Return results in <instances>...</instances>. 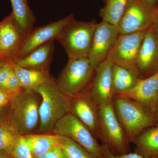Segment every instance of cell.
<instances>
[{"instance_id": "6da1fadb", "label": "cell", "mask_w": 158, "mask_h": 158, "mask_svg": "<svg viewBox=\"0 0 158 158\" xmlns=\"http://www.w3.org/2000/svg\"><path fill=\"white\" fill-rule=\"evenodd\" d=\"M41 97L39 108L40 124L37 134L52 133L57 123L70 113L69 97L59 89L56 80L51 77L37 88Z\"/></svg>"}, {"instance_id": "7a4b0ae2", "label": "cell", "mask_w": 158, "mask_h": 158, "mask_svg": "<svg viewBox=\"0 0 158 158\" xmlns=\"http://www.w3.org/2000/svg\"><path fill=\"white\" fill-rule=\"evenodd\" d=\"M41 98L37 91L22 89L12 95L9 118L21 135L37 132L40 124L39 108Z\"/></svg>"}, {"instance_id": "3957f363", "label": "cell", "mask_w": 158, "mask_h": 158, "mask_svg": "<svg viewBox=\"0 0 158 158\" xmlns=\"http://www.w3.org/2000/svg\"><path fill=\"white\" fill-rule=\"evenodd\" d=\"M113 103L116 116L129 142L152 126L155 115L142 105L120 95H114Z\"/></svg>"}, {"instance_id": "277c9868", "label": "cell", "mask_w": 158, "mask_h": 158, "mask_svg": "<svg viewBox=\"0 0 158 158\" xmlns=\"http://www.w3.org/2000/svg\"><path fill=\"white\" fill-rule=\"evenodd\" d=\"M97 24L95 20L83 22L74 18L62 28L56 39L64 48L68 59L88 58Z\"/></svg>"}, {"instance_id": "5b68a950", "label": "cell", "mask_w": 158, "mask_h": 158, "mask_svg": "<svg viewBox=\"0 0 158 158\" xmlns=\"http://www.w3.org/2000/svg\"><path fill=\"white\" fill-rule=\"evenodd\" d=\"M95 69L88 57L69 58L56 82L64 94L75 96L89 89Z\"/></svg>"}, {"instance_id": "8992f818", "label": "cell", "mask_w": 158, "mask_h": 158, "mask_svg": "<svg viewBox=\"0 0 158 158\" xmlns=\"http://www.w3.org/2000/svg\"><path fill=\"white\" fill-rule=\"evenodd\" d=\"M100 140L115 155L129 152V142L113 103L98 106Z\"/></svg>"}, {"instance_id": "52a82bcc", "label": "cell", "mask_w": 158, "mask_h": 158, "mask_svg": "<svg viewBox=\"0 0 158 158\" xmlns=\"http://www.w3.org/2000/svg\"><path fill=\"white\" fill-rule=\"evenodd\" d=\"M52 133L70 138L94 156L103 158L101 145L88 128L71 113L57 123Z\"/></svg>"}, {"instance_id": "ba28073f", "label": "cell", "mask_w": 158, "mask_h": 158, "mask_svg": "<svg viewBox=\"0 0 158 158\" xmlns=\"http://www.w3.org/2000/svg\"><path fill=\"white\" fill-rule=\"evenodd\" d=\"M158 7L150 6L144 0H129L117 25L119 34L147 31L152 26Z\"/></svg>"}, {"instance_id": "9c48e42d", "label": "cell", "mask_w": 158, "mask_h": 158, "mask_svg": "<svg viewBox=\"0 0 158 158\" xmlns=\"http://www.w3.org/2000/svg\"><path fill=\"white\" fill-rule=\"evenodd\" d=\"M145 32L119 34L107 59L113 64L130 69L139 76L137 60Z\"/></svg>"}, {"instance_id": "30bf717a", "label": "cell", "mask_w": 158, "mask_h": 158, "mask_svg": "<svg viewBox=\"0 0 158 158\" xmlns=\"http://www.w3.org/2000/svg\"><path fill=\"white\" fill-rule=\"evenodd\" d=\"M119 34L116 26L102 20L97 23L88 56L94 68L107 59Z\"/></svg>"}, {"instance_id": "8fae6325", "label": "cell", "mask_w": 158, "mask_h": 158, "mask_svg": "<svg viewBox=\"0 0 158 158\" xmlns=\"http://www.w3.org/2000/svg\"><path fill=\"white\" fill-rule=\"evenodd\" d=\"M74 18L73 15L70 14L46 25L34 27L24 38L19 50L12 61L26 56L38 47L56 39L62 28Z\"/></svg>"}, {"instance_id": "7c38bea8", "label": "cell", "mask_w": 158, "mask_h": 158, "mask_svg": "<svg viewBox=\"0 0 158 158\" xmlns=\"http://www.w3.org/2000/svg\"><path fill=\"white\" fill-rule=\"evenodd\" d=\"M70 113L90 130L96 139H100L98 106L90 96L89 89L75 96L69 97Z\"/></svg>"}, {"instance_id": "4fadbf2b", "label": "cell", "mask_w": 158, "mask_h": 158, "mask_svg": "<svg viewBox=\"0 0 158 158\" xmlns=\"http://www.w3.org/2000/svg\"><path fill=\"white\" fill-rule=\"evenodd\" d=\"M113 67V63L106 59L95 69L89 92L98 106L113 103L114 96L112 86Z\"/></svg>"}, {"instance_id": "5bb4252c", "label": "cell", "mask_w": 158, "mask_h": 158, "mask_svg": "<svg viewBox=\"0 0 158 158\" xmlns=\"http://www.w3.org/2000/svg\"><path fill=\"white\" fill-rule=\"evenodd\" d=\"M137 69L141 79L158 70V38L152 26L145 31L138 53Z\"/></svg>"}, {"instance_id": "9a60e30c", "label": "cell", "mask_w": 158, "mask_h": 158, "mask_svg": "<svg viewBox=\"0 0 158 158\" xmlns=\"http://www.w3.org/2000/svg\"><path fill=\"white\" fill-rule=\"evenodd\" d=\"M118 95L137 102L156 115L158 101V70L147 77L139 79L131 90Z\"/></svg>"}, {"instance_id": "2e32d148", "label": "cell", "mask_w": 158, "mask_h": 158, "mask_svg": "<svg viewBox=\"0 0 158 158\" xmlns=\"http://www.w3.org/2000/svg\"><path fill=\"white\" fill-rule=\"evenodd\" d=\"M24 38L11 12L0 22V44L3 58L12 61Z\"/></svg>"}, {"instance_id": "e0dca14e", "label": "cell", "mask_w": 158, "mask_h": 158, "mask_svg": "<svg viewBox=\"0 0 158 158\" xmlns=\"http://www.w3.org/2000/svg\"><path fill=\"white\" fill-rule=\"evenodd\" d=\"M54 40L38 47L21 59L12 61L13 64L24 68L48 69L55 51Z\"/></svg>"}, {"instance_id": "ac0fdd59", "label": "cell", "mask_w": 158, "mask_h": 158, "mask_svg": "<svg viewBox=\"0 0 158 158\" xmlns=\"http://www.w3.org/2000/svg\"><path fill=\"white\" fill-rule=\"evenodd\" d=\"M12 66L23 89L25 90L36 91L38 87L48 81L52 77L50 75L49 69L24 68L15 65L13 62Z\"/></svg>"}, {"instance_id": "d6986e66", "label": "cell", "mask_w": 158, "mask_h": 158, "mask_svg": "<svg viewBox=\"0 0 158 158\" xmlns=\"http://www.w3.org/2000/svg\"><path fill=\"white\" fill-rule=\"evenodd\" d=\"M23 137L34 158L43 155L60 142V136L52 133H35Z\"/></svg>"}, {"instance_id": "ffe728a7", "label": "cell", "mask_w": 158, "mask_h": 158, "mask_svg": "<svg viewBox=\"0 0 158 158\" xmlns=\"http://www.w3.org/2000/svg\"><path fill=\"white\" fill-rule=\"evenodd\" d=\"M133 142L136 152L145 158H158V126L144 130Z\"/></svg>"}, {"instance_id": "44dd1931", "label": "cell", "mask_w": 158, "mask_h": 158, "mask_svg": "<svg viewBox=\"0 0 158 158\" xmlns=\"http://www.w3.org/2000/svg\"><path fill=\"white\" fill-rule=\"evenodd\" d=\"M112 77L114 95H121L131 90L141 79L138 74L130 69L114 64Z\"/></svg>"}, {"instance_id": "7402d4cb", "label": "cell", "mask_w": 158, "mask_h": 158, "mask_svg": "<svg viewBox=\"0 0 158 158\" xmlns=\"http://www.w3.org/2000/svg\"><path fill=\"white\" fill-rule=\"evenodd\" d=\"M10 1L12 8V14L25 37L34 28L36 18L29 6L28 0Z\"/></svg>"}, {"instance_id": "603a6c76", "label": "cell", "mask_w": 158, "mask_h": 158, "mask_svg": "<svg viewBox=\"0 0 158 158\" xmlns=\"http://www.w3.org/2000/svg\"><path fill=\"white\" fill-rule=\"evenodd\" d=\"M21 136L8 117L0 124V150L6 152L12 156L15 147Z\"/></svg>"}, {"instance_id": "cb8c5ba5", "label": "cell", "mask_w": 158, "mask_h": 158, "mask_svg": "<svg viewBox=\"0 0 158 158\" xmlns=\"http://www.w3.org/2000/svg\"><path fill=\"white\" fill-rule=\"evenodd\" d=\"M129 0H104L105 6L100 10L102 20L117 26Z\"/></svg>"}, {"instance_id": "d4e9b609", "label": "cell", "mask_w": 158, "mask_h": 158, "mask_svg": "<svg viewBox=\"0 0 158 158\" xmlns=\"http://www.w3.org/2000/svg\"><path fill=\"white\" fill-rule=\"evenodd\" d=\"M59 145L67 158H98L67 137L60 136Z\"/></svg>"}, {"instance_id": "484cf974", "label": "cell", "mask_w": 158, "mask_h": 158, "mask_svg": "<svg viewBox=\"0 0 158 158\" xmlns=\"http://www.w3.org/2000/svg\"><path fill=\"white\" fill-rule=\"evenodd\" d=\"M3 89L11 96L16 94L22 90V87L20 85L19 80L15 73L13 69H12Z\"/></svg>"}, {"instance_id": "4316f807", "label": "cell", "mask_w": 158, "mask_h": 158, "mask_svg": "<svg viewBox=\"0 0 158 158\" xmlns=\"http://www.w3.org/2000/svg\"><path fill=\"white\" fill-rule=\"evenodd\" d=\"M12 156L13 158H34L23 136L15 145Z\"/></svg>"}, {"instance_id": "83f0119b", "label": "cell", "mask_w": 158, "mask_h": 158, "mask_svg": "<svg viewBox=\"0 0 158 158\" xmlns=\"http://www.w3.org/2000/svg\"><path fill=\"white\" fill-rule=\"evenodd\" d=\"M103 158H145L137 152L130 153L121 155L114 154L106 144L101 145Z\"/></svg>"}, {"instance_id": "f1b7e54d", "label": "cell", "mask_w": 158, "mask_h": 158, "mask_svg": "<svg viewBox=\"0 0 158 158\" xmlns=\"http://www.w3.org/2000/svg\"><path fill=\"white\" fill-rule=\"evenodd\" d=\"M12 69V62L11 60H7L1 69L0 70V88L2 89H3L5 87Z\"/></svg>"}, {"instance_id": "f546056e", "label": "cell", "mask_w": 158, "mask_h": 158, "mask_svg": "<svg viewBox=\"0 0 158 158\" xmlns=\"http://www.w3.org/2000/svg\"><path fill=\"white\" fill-rule=\"evenodd\" d=\"M36 158H67L64 150L58 144L43 155Z\"/></svg>"}, {"instance_id": "4dcf8cb0", "label": "cell", "mask_w": 158, "mask_h": 158, "mask_svg": "<svg viewBox=\"0 0 158 158\" xmlns=\"http://www.w3.org/2000/svg\"><path fill=\"white\" fill-rule=\"evenodd\" d=\"M12 96L0 88V109L8 106L11 103Z\"/></svg>"}, {"instance_id": "1f68e13d", "label": "cell", "mask_w": 158, "mask_h": 158, "mask_svg": "<svg viewBox=\"0 0 158 158\" xmlns=\"http://www.w3.org/2000/svg\"><path fill=\"white\" fill-rule=\"evenodd\" d=\"M9 106L10 105L8 106L0 109V124L9 117Z\"/></svg>"}, {"instance_id": "d6a6232c", "label": "cell", "mask_w": 158, "mask_h": 158, "mask_svg": "<svg viewBox=\"0 0 158 158\" xmlns=\"http://www.w3.org/2000/svg\"><path fill=\"white\" fill-rule=\"evenodd\" d=\"M154 29L158 38V7L156 13L155 17L154 19L153 23L152 25Z\"/></svg>"}, {"instance_id": "836d02e7", "label": "cell", "mask_w": 158, "mask_h": 158, "mask_svg": "<svg viewBox=\"0 0 158 158\" xmlns=\"http://www.w3.org/2000/svg\"><path fill=\"white\" fill-rule=\"evenodd\" d=\"M0 158H13V156L8 152L0 150Z\"/></svg>"}, {"instance_id": "e575fe53", "label": "cell", "mask_w": 158, "mask_h": 158, "mask_svg": "<svg viewBox=\"0 0 158 158\" xmlns=\"http://www.w3.org/2000/svg\"><path fill=\"white\" fill-rule=\"evenodd\" d=\"M144 1L150 6L156 7V8L158 7L156 5L158 2V0H144Z\"/></svg>"}, {"instance_id": "d590c367", "label": "cell", "mask_w": 158, "mask_h": 158, "mask_svg": "<svg viewBox=\"0 0 158 158\" xmlns=\"http://www.w3.org/2000/svg\"><path fill=\"white\" fill-rule=\"evenodd\" d=\"M7 60H8V59H4V58H0V70H1V69L2 68L3 65L6 63Z\"/></svg>"}, {"instance_id": "8d00e7d4", "label": "cell", "mask_w": 158, "mask_h": 158, "mask_svg": "<svg viewBox=\"0 0 158 158\" xmlns=\"http://www.w3.org/2000/svg\"><path fill=\"white\" fill-rule=\"evenodd\" d=\"M0 58H3L2 56V50H1V44H0Z\"/></svg>"}, {"instance_id": "74e56055", "label": "cell", "mask_w": 158, "mask_h": 158, "mask_svg": "<svg viewBox=\"0 0 158 158\" xmlns=\"http://www.w3.org/2000/svg\"><path fill=\"white\" fill-rule=\"evenodd\" d=\"M156 115H158V101L157 106L156 112Z\"/></svg>"}]
</instances>
